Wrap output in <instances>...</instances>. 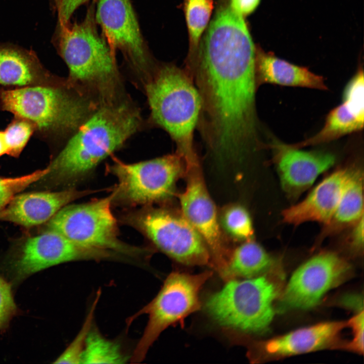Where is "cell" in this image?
<instances>
[{
    "label": "cell",
    "instance_id": "obj_23",
    "mask_svg": "<svg viewBox=\"0 0 364 364\" xmlns=\"http://www.w3.org/2000/svg\"><path fill=\"white\" fill-rule=\"evenodd\" d=\"M364 119L358 117L344 103L332 109L328 114L324 125L312 136L291 145L301 148L327 143L346 134L361 130Z\"/></svg>",
    "mask_w": 364,
    "mask_h": 364
},
{
    "label": "cell",
    "instance_id": "obj_14",
    "mask_svg": "<svg viewBox=\"0 0 364 364\" xmlns=\"http://www.w3.org/2000/svg\"><path fill=\"white\" fill-rule=\"evenodd\" d=\"M188 182L179 196L181 213L205 243L220 272L228 260L216 209L206 189L200 167L188 169Z\"/></svg>",
    "mask_w": 364,
    "mask_h": 364
},
{
    "label": "cell",
    "instance_id": "obj_32",
    "mask_svg": "<svg viewBox=\"0 0 364 364\" xmlns=\"http://www.w3.org/2000/svg\"><path fill=\"white\" fill-rule=\"evenodd\" d=\"M363 316L362 309L348 322V325L352 328L353 336L348 348L360 353L363 351Z\"/></svg>",
    "mask_w": 364,
    "mask_h": 364
},
{
    "label": "cell",
    "instance_id": "obj_5",
    "mask_svg": "<svg viewBox=\"0 0 364 364\" xmlns=\"http://www.w3.org/2000/svg\"><path fill=\"white\" fill-rule=\"evenodd\" d=\"M93 8L81 22L59 25V51L70 83L100 102L112 101L122 96L120 78L115 52L98 32Z\"/></svg>",
    "mask_w": 364,
    "mask_h": 364
},
{
    "label": "cell",
    "instance_id": "obj_15",
    "mask_svg": "<svg viewBox=\"0 0 364 364\" xmlns=\"http://www.w3.org/2000/svg\"><path fill=\"white\" fill-rule=\"evenodd\" d=\"M267 146L274 151L283 189L291 197L299 196L309 188L335 161L334 156L328 152L304 151L275 139Z\"/></svg>",
    "mask_w": 364,
    "mask_h": 364
},
{
    "label": "cell",
    "instance_id": "obj_35",
    "mask_svg": "<svg viewBox=\"0 0 364 364\" xmlns=\"http://www.w3.org/2000/svg\"><path fill=\"white\" fill-rule=\"evenodd\" d=\"M351 236L352 246L360 250L363 246V215L355 223Z\"/></svg>",
    "mask_w": 364,
    "mask_h": 364
},
{
    "label": "cell",
    "instance_id": "obj_28",
    "mask_svg": "<svg viewBox=\"0 0 364 364\" xmlns=\"http://www.w3.org/2000/svg\"><path fill=\"white\" fill-rule=\"evenodd\" d=\"M224 227L228 232L239 239L251 240L253 229L248 212L240 205L229 207L222 216Z\"/></svg>",
    "mask_w": 364,
    "mask_h": 364
},
{
    "label": "cell",
    "instance_id": "obj_12",
    "mask_svg": "<svg viewBox=\"0 0 364 364\" xmlns=\"http://www.w3.org/2000/svg\"><path fill=\"white\" fill-rule=\"evenodd\" d=\"M117 252L90 248L77 244L59 233L48 230L28 238L18 249L14 268L20 277L30 275L48 267L79 260L124 261Z\"/></svg>",
    "mask_w": 364,
    "mask_h": 364
},
{
    "label": "cell",
    "instance_id": "obj_25",
    "mask_svg": "<svg viewBox=\"0 0 364 364\" xmlns=\"http://www.w3.org/2000/svg\"><path fill=\"white\" fill-rule=\"evenodd\" d=\"M184 12L190 40L189 57L198 50L202 34L210 19L212 0H184Z\"/></svg>",
    "mask_w": 364,
    "mask_h": 364
},
{
    "label": "cell",
    "instance_id": "obj_6",
    "mask_svg": "<svg viewBox=\"0 0 364 364\" xmlns=\"http://www.w3.org/2000/svg\"><path fill=\"white\" fill-rule=\"evenodd\" d=\"M278 294L275 284L265 276L230 280L208 299L205 308L219 325L250 333L267 330L275 314Z\"/></svg>",
    "mask_w": 364,
    "mask_h": 364
},
{
    "label": "cell",
    "instance_id": "obj_34",
    "mask_svg": "<svg viewBox=\"0 0 364 364\" xmlns=\"http://www.w3.org/2000/svg\"><path fill=\"white\" fill-rule=\"evenodd\" d=\"M260 0H231V8L242 17L247 16L258 6Z\"/></svg>",
    "mask_w": 364,
    "mask_h": 364
},
{
    "label": "cell",
    "instance_id": "obj_33",
    "mask_svg": "<svg viewBox=\"0 0 364 364\" xmlns=\"http://www.w3.org/2000/svg\"><path fill=\"white\" fill-rule=\"evenodd\" d=\"M89 0H55L59 18V25L66 24L74 11Z\"/></svg>",
    "mask_w": 364,
    "mask_h": 364
},
{
    "label": "cell",
    "instance_id": "obj_8",
    "mask_svg": "<svg viewBox=\"0 0 364 364\" xmlns=\"http://www.w3.org/2000/svg\"><path fill=\"white\" fill-rule=\"evenodd\" d=\"M210 271L198 275L173 272L165 280L156 296L127 320L129 325L143 314H148L147 324L130 358L131 362L142 361L151 346L169 326L182 321L200 308L199 294L212 276Z\"/></svg>",
    "mask_w": 364,
    "mask_h": 364
},
{
    "label": "cell",
    "instance_id": "obj_20",
    "mask_svg": "<svg viewBox=\"0 0 364 364\" xmlns=\"http://www.w3.org/2000/svg\"><path fill=\"white\" fill-rule=\"evenodd\" d=\"M255 76L257 87L265 83L320 90L328 87L323 77L271 54H256Z\"/></svg>",
    "mask_w": 364,
    "mask_h": 364
},
{
    "label": "cell",
    "instance_id": "obj_10",
    "mask_svg": "<svg viewBox=\"0 0 364 364\" xmlns=\"http://www.w3.org/2000/svg\"><path fill=\"white\" fill-rule=\"evenodd\" d=\"M118 179L113 200L130 205H149L168 198L178 179L186 174L187 165L178 153L127 164L115 159L109 167Z\"/></svg>",
    "mask_w": 364,
    "mask_h": 364
},
{
    "label": "cell",
    "instance_id": "obj_21",
    "mask_svg": "<svg viewBox=\"0 0 364 364\" xmlns=\"http://www.w3.org/2000/svg\"><path fill=\"white\" fill-rule=\"evenodd\" d=\"M272 261L261 246L249 240L234 251L221 274L227 280L253 278L267 270L271 267Z\"/></svg>",
    "mask_w": 364,
    "mask_h": 364
},
{
    "label": "cell",
    "instance_id": "obj_29",
    "mask_svg": "<svg viewBox=\"0 0 364 364\" xmlns=\"http://www.w3.org/2000/svg\"><path fill=\"white\" fill-rule=\"evenodd\" d=\"M48 167L20 176L0 177V210L19 193L31 184L43 179L49 173Z\"/></svg>",
    "mask_w": 364,
    "mask_h": 364
},
{
    "label": "cell",
    "instance_id": "obj_2",
    "mask_svg": "<svg viewBox=\"0 0 364 364\" xmlns=\"http://www.w3.org/2000/svg\"><path fill=\"white\" fill-rule=\"evenodd\" d=\"M140 114L122 97L99 103L47 166L55 185L77 180L92 171L140 128Z\"/></svg>",
    "mask_w": 364,
    "mask_h": 364
},
{
    "label": "cell",
    "instance_id": "obj_4",
    "mask_svg": "<svg viewBox=\"0 0 364 364\" xmlns=\"http://www.w3.org/2000/svg\"><path fill=\"white\" fill-rule=\"evenodd\" d=\"M144 83L151 121L168 133L187 167L200 165L194 133L201 101L192 79L185 69L165 64L153 68Z\"/></svg>",
    "mask_w": 364,
    "mask_h": 364
},
{
    "label": "cell",
    "instance_id": "obj_24",
    "mask_svg": "<svg viewBox=\"0 0 364 364\" xmlns=\"http://www.w3.org/2000/svg\"><path fill=\"white\" fill-rule=\"evenodd\" d=\"M128 359L118 343L106 339L92 327L86 339L81 363H124Z\"/></svg>",
    "mask_w": 364,
    "mask_h": 364
},
{
    "label": "cell",
    "instance_id": "obj_36",
    "mask_svg": "<svg viewBox=\"0 0 364 364\" xmlns=\"http://www.w3.org/2000/svg\"><path fill=\"white\" fill-rule=\"evenodd\" d=\"M8 150L4 131L0 130V157L7 154Z\"/></svg>",
    "mask_w": 364,
    "mask_h": 364
},
{
    "label": "cell",
    "instance_id": "obj_11",
    "mask_svg": "<svg viewBox=\"0 0 364 364\" xmlns=\"http://www.w3.org/2000/svg\"><path fill=\"white\" fill-rule=\"evenodd\" d=\"M350 270L348 263L334 253L323 252L312 257L293 274L278 308L285 311L313 307L327 291L346 279Z\"/></svg>",
    "mask_w": 364,
    "mask_h": 364
},
{
    "label": "cell",
    "instance_id": "obj_18",
    "mask_svg": "<svg viewBox=\"0 0 364 364\" xmlns=\"http://www.w3.org/2000/svg\"><path fill=\"white\" fill-rule=\"evenodd\" d=\"M65 80L45 69L33 52L0 47V84L16 87L52 85Z\"/></svg>",
    "mask_w": 364,
    "mask_h": 364
},
{
    "label": "cell",
    "instance_id": "obj_26",
    "mask_svg": "<svg viewBox=\"0 0 364 364\" xmlns=\"http://www.w3.org/2000/svg\"><path fill=\"white\" fill-rule=\"evenodd\" d=\"M4 131L8 149L7 155L18 158L35 133V128L29 121L15 117Z\"/></svg>",
    "mask_w": 364,
    "mask_h": 364
},
{
    "label": "cell",
    "instance_id": "obj_19",
    "mask_svg": "<svg viewBox=\"0 0 364 364\" xmlns=\"http://www.w3.org/2000/svg\"><path fill=\"white\" fill-rule=\"evenodd\" d=\"M348 322H330L299 329L266 341L265 352L270 356H285L308 352L333 344Z\"/></svg>",
    "mask_w": 364,
    "mask_h": 364
},
{
    "label": "cell",
    "instance_id": "obj_1",
    "mask_svg": "<svg viewBox=\"0 0 364 364\" xmlns=\"http://www.w3.org/2000/svg\"><path fill=\"white\" fill-rule=\"evenodd\" d=\"M255 58L243 17L230 6L221 7L185 69L200 95L201 115L205 121L233 128L255 118Z\"/></svg>",
    "mask_w": 364,
    "mask_h": 364
},
{
    "label": "cell",
    "instance_id": "obj_17",
    "mask_svg": "<svg viewBox=\"0 0 364 364\" xmlns=\"http://www.w3.org/2000/svg\"><path fill=\"white\" fill-rule=\"evenodd\" d=\"M350 168L337 170L321 181L300 202L284 210L285 222L295 225L308 221L327 225L337 206Z\"/></svg>",
    "mask_w": 364,
    "mask_h": 364
},
{
    "label": "cell",
    "instance_id": "obj_7",
    "mask_svg": "<svg viewBox=\"0 0 364 364\" xmlns=\"http://www.w3.org/2000/svg\"><path fill=\"white\" fill-rule=\"evenodd\" d=\"M114 192L104 198L81 204L66 205L49 221L54 231L79 245L112 251L130 259L146 257L148 250L121 241L111 211Z\"/></svg>",
    "mask_w": 364,
    "mask_h": 364
},
{
    "label": "cell",
    "instance_id": "obj_27",
    "mask_svg": "<svg viewBox=\"0 0 364 364\" xmlns=\"http://www.w3.org/2000/svg\"><path fill=\"white\" fill-rule=\"evenodd\" d=\"M100 295L101 291H99L80 331L68 347L53 363H81L86 339L92 327L94 312Z\"/></svg>",
    "mask_w": 364,
    "mask_h": 364
},
{
    "label": "cell",
    "instance_id": "obj_30",
    "mask_svg": "<svg viewBox=\"0 0 364 364\" xmlns=\"http://www.w3.org/2000/svg\"><path fill=\"white\" fill-rule=\"evenodd\" d=\"M342 102L359 118L364 119V76L359 69L344 88Z\"/></svg>",
    "mask_w": 364,
    "mask_h": 364
},
{
    "label": "cell",
    "instance_id": "obj_9",
    "mask_svg": "<svg viewBox=\"0 0 364 364\" xmlns=\"http://www.w3.org/2000/svg\"><path fill=\"white\" fill-rule=\"evenodd\" d=\"M122 219L161 251L181 263H211V255L205 243L182 213L146 207L127 214Z\"/></svg>",
    "mask_w": 364,
    "mask_h": 364
},
{
    "label": "cell",
    "instance_id": "obj_16",
    "mask_svg": "<svg viewBox=\"0 0 364 364\" xmlns=\"http://www.w3.org/2000/svg\"><path fill=\"white\" fill-rule=\"evenodd\" d=\"M93 192L71 188L17 195L0 210V221L25 227L39 225L49 221L70 202Z\"/></svg>",
    "mask_w": 364,
    "mask_h": 364
},
{
    "label": "cell",
    "instance_id": "obj_31",
    "mask_svg": "<svg viewBox=\"0 0 364 364\" xmlns=\"http://www.w3.org/2000/svg\"><path fill=\"white\" fill-rule=\"evenodd\" d=\"M15 308L11 287L0 277V328L10 318Z\"/></svg>",
    "mask_w": 364,
    "mask_h": 364
},
{
    "label": "cell",
    "instance_id": "obj_22",
    "mask_svg": "<svg viewBox=\"0 0 364 364\" xmlns=\"http://www.w3.org/2000/svg\"><path fill=\"white\" fill-rule=\"evenodd\" d=\"M363 176L360 169L350 168L333 216L327 224L339 229L355 223L363 215Z\"/></svg>",
    "mask_w": 364,
    "mask_h": 364
},
{
    "label": "cell",
    "instance_id": "obj_3",
    "mask_svg": "<svg viewBox=\"0 0 364 364\" xmlns=\"http://www.w3.org/2000/svg\"><path fill=\"white\" fill-rule=\"evenodd\" d=\"M99 104L67 79L55 85L0 89V109L29 121L46 139L73 133Z\"/></svg>",
    "mask_w": 364,
    "mask_h": 364
},
{
    "label": "cell",
    "instance_id": "obj_13",
    "mask_svg": "<svg viewBox=\"0 0 364 364\" xmlns=\"http://www.w3.org/2000/svg\"><path fill=\"white\" fill-rule=\"evenodd\" d=\"M95 17L112 50L122 53L144 82L153 68L130 0H99Z\"/></svg>",
    "mask_w": 364,
    "mask_h": 364
}]
</instances>
